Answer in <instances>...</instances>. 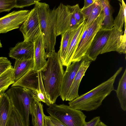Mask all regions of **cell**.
Returning a JSON list of instances; mask_svg holds the SVG:
<instances>
[{"label":"cell","mask_w":126,"mask_h":126,"mask_svg":"<svg viewBox=\"0 0 126 126\" xmlns=\"http://www.w3.org/2000/svg\"><path fill=\"white\" fill-rule=\"evenodd\" d=\"M123 67H120L111 77L88 92L68 103L71 107L81 110L90 111L97 109L104 99L113 91L114 83Z\"/></svg>","instance_id":"1"},{"label":"cell","mask_w":126,"mask_h":126,"mask_svg":"<svg viewBox=\"0 0 126 126\" xmlns=\"http://www.w3.org/2000/svg\"><path fill=\"white\" fill-rule=\"evenodd\" d=\"M45 66L41 71L42 78L48 97L51 104L60 96V88L64 72L58 52L55 49L48 58Z\"/></svg>","instance_id":"2"},{"label":"cell","mask_w":126,"mask_h":126,"mask_svg":"<svg viewBox=\"0 0 126 126\" xmlns=\"http://www.w3.org/2000/svg\"><path fill=\"white\" fill-rule=\"evenodd\" d=\"M38 0L35 4L39 22L43 38L46 59L55 49L57 36L56 26V8L50 9L49 5Z\"/></svg>","instance_id":"3"},{"label":"cell","mask_w":126,"mask_h":126,"mask_svg":"<svg viewBox=\"0 0 126 126\" xmlns=\"http://www.w3.org/2000/svg\"><path fill=\"white\" fill-rule=\"evenodd\" d=\"M13 107L20 115L25 126H29L31 104L34 99L32 91L19 86L10 88L6 92Z\"/></svg>","instance_id":"4"},{"label":"cell","mask_w":126,"mask_h":126,"mask_svg":"<svg viewBox=\"0 0 126 126\" xmlns=\"http://www.w3.org/2000/svg\"><path fill=\"white\" fill-rule=\"evenodd\" d=\"M50 115L58 119L66 126H83L86 116L81 110L64 104H52L46 108Z\"/></svg>","instance_id":"5"},{"label":"cell","mask_w":126,"mask_h":126,"mask_svg":"<svg viewBox=\"0 0 126 126\" xmlns=\"http://www.w3.org/2000/svg\"><path fill=\"white\" fill-rule=\"evenodd\" d=\"M103 19L102 11L90 26L85 38L81 45L77 48L74 54L72 63L80 61L85 56L95 36L102 27Z\"/></svg>","instance_id":"6"},{"label":"cell","mask_w":126,"mask_h":126,"mask_svg":"<svg viewBox=\"0 0 126 126\" xmlns=\"http://www.w3.org/2000/svg\"><path fill=\"white\" fill-rule=\"evenodd\" d=\"M79 25L71 12L69 5L61 3L56 8L57 36L61 35L68 30L77 28Z\"/></svg>","instance_id":"7"},{"label":"cell","mask_w":126,"mask_h":126,"mask_svg":"<svg viewBox=\"0 0 126 126\" xmlns=\"http://www.w3.org/2000/svg\"><path fill=\"white\" fill-rule=\"evenodd\" d=\"M19 30L23 34L24 41L33 43L40 35L41 32L37 13L35 7L30 11L28 18Z\"/></svg>","instance_id":"8"},{"label":"cell","mask_w":126,"mask_h":126,"mask_svg":"<svg viewBox=\"0 0 126 126\" xmlns=\"http://www.w3.org/2000/svg\"><path fill=\"white\" fill-rule=\"evenodd\" d=\"M30 11L22 10L12 12L0 18V34L18 28L28 18Z\"/></svg>","instance_id":"9"},{"label":"cell","mask_w":126,"mask_h":126,"mask_svg":"<svg viewBox=\"0 0 126 126\" xmlns=\"http://www.w3.org/2000/svg\"><path fill=\"white\" fill-rule=\"evenodd\" d=\"M110 30L101 29L95 36L85 56L89 60L95 61L105 45Z\"/></svg>","instance_id":"10"},{"label":"cell","mask_w":126,"mask_h":126,"mask_svg":"<svg viewBox=\"0 0 126 126\" xmlns=\"http://www.w3.org/2000/svg\"><path fill=\"white\" fill-rule=\"evenodd\" d=\"M80 61L72 63L66 67L64 72L61 83L60 95L63 101H65L70 87L76 73L82 62Z\"/></svg>","instance_id":"11"},{"label":"cell","mask_w":126,"mask_h":126,"mask_svg":"<svg viewBox=\"0 0 126 126\" xmlns=\"http://www.w3.org/2000/svg\"><path fill=\"white\" fill-rule=\"evenodd\" d=\"M34 43L23 41L17 43L15 46L10 49V57L17 60H24L33 58Z\"/></svg>","instance_id":"12"},{"label":"cell","mask_w":126,"mask_h":126,"mask_svg":"<svg viewBox=\"0 0 126 126\" xmlns=\"http://www.w3.org/2000/svg\"><path fill=\"white\" fill-rule=\"evenodd\" d=\"M92 61L84 56L70 87L65 101H71L78 97L79 85L83 77Z\"/></svg>","instance_id":"13"},{"label":"cell","mask_w":126,"mask_h":126,"mask_svg":"<svg viewBox=\"0 0 126 126\" xmlns=\"http://www.w3.org/2000/svg\"><path fill=\"white\" fill-rule=\"evenodd\" d=\"M33 43V66L32 69L36 71H41L45 66L47 62L43 36L41 33Z\"/></svg>","instance_id":"14"},{"label":"cell","mask_w":126,"mask_h":126,"mask_svg":"<svg viewBox=\"0 0 126 126\" xmlns=\"http://www.w3.org/2000/svg\"><path fill=\"white\" fill-rule=\"evenodd\" d=\"M86 23V21L84 20L79 24L72 35L70 40L65 58L62 63L63 66L67 67L72 63V58L83 34Z\"/></svg>","instance_id":"15"},{"label":"cell","mask_w":126,"mask_h":126,"mask_svg":"<svg viewBox=\"0 0 126 126\" xmlns=\"http://www.w3.org/2000/svg\"><path fill=\"white\" fill-rule=\"evenodd\" d=\"M38 84V72L34 71L32 68L13 84L12 87L19 86L35 91L37 89Z\"/></svg>","instance_id":"16"},{"label":"cell","mask_w":126,"mask_h":126,"mask_svg":"<svg viewBox=\"0 0 126 126\" xmlns=\"http://www.w3.org/2000/svg\"><path fill=\"white\" fill-rule=\"evenodd\" d=\"M33 66V58L24 60H16L13 69V77L15 82L24 76Z\"/></svg>","instance_id":"17"},{"label":"cell","mask_w":126,"mask_h":126,"mask_svg":"<svg viewBox=\"0 0 126 126\" xmlns=\"http://www.w3.org/2000/svg\"><path fill=\"white\" fill-rule=\"evenodd\" d=\"M30 114L33 126H44V114L43 105L41 102L33 100L31 106Z\"/></svg>","instance_id":"18"},{"label":"cell","mask_w":126,"mask_h":126,"mask_svg":"<svg viewBox=\"0 0 126 126\" xmlns=\"http://www.w3.org/2000/svg\"><path fill=\"white\" fill-rule=\"evenodd\" d=\"M12 106L11 100L6 93H0V126H5Z\"/></svg>","instance_id":"19"},{"label":"cell","mask_w":126,"mask_h":126,"mask_svg":"<svg viewBox=\"0 0 126 126\" xmlns=\"http://www.w3.org/2000/svg\"><path fill=\"white\" fill-rule=\"evenodd\" d=\"M123 33V31L120 32L114 27L110 29L109 37L100 54L111 51H116L118 40Z\"/></svg>","instance_id":"20"},{"label":"cell","mask_w":126,"mask_h":126,"mask_svg":"<svg viewBox=\"0 0 126 126\" xmlns=\"http://www.w3.org/2000/svg\"><path fill=\"white\" fill-rule=\"evenodd\" d=\"M100 1L102 5L103 18L101 29L110 30L113 27L114 20L110 2L108 0Z\"/></svg>","instance_id":"21"},{"label":"cell","mask_w":126,"mask_h":126,"mask_svg":"<svg viewBox=\"0 0 126 126\" xmlns=\"http://www.w3.org/2000/svg\"><path fill=\"white\" fill-rule=\"evenodd\" d=\"M122 109L126 110V68L119 80L117 89L115 90Z\"/></svg>","instance_id":"22"},{"label":"cell","mask_w":126,"mask_h":126,"mask_svg":"<svg viewBox=\"0 0 126 126\" xmlns=\"http://www.w3.org/2000/svg\"><path fill=\"white\" fill-rule=\"evenodd\" d=\"M39 84L37 89L35 91H32L34 99L39 102H42L48 106L51 104L47 95L43 81L41 71L38 72Z\"/></svg>","instance_id":"23"},{"label":"cell","mask_w":126,"mask_h":126,"mask_svg":"<svg viewBox=\"0 0 126 126\" xmlns=\"http://www.w3.org/2000/svg\"><path fill=\"white\" fill-rule=\"evenodd\" d=\"M77 28L68 30L61 35V44L58 52L62 63L65 58L70 39Z\"/></svg>","instance_id":"24"},{"label":"cell","mask_w":126,"mask_h":126,"mask_svg":"<svg viewBox=\"0 0 126 126\" xmlns=\"http://www.w3.org/2000/svg\"><path fill=\"white\" fill-rule=\"evenodd\" d=\"M13 72V67L12 66L0 75V93L4 92L10 85L15 82Z\"/></svg>","instance_id":"25"},{"label":"cell","mask_w":126,"mask_h":126,"mask_svg":"<svg viewBox=\"0 0 126 126\" xmlns=\"http://www.w3.org/2000/svg\"><path fill=\"white\" fill-rule=\"evenodd\" d=\"M5 126H25L20 114L12 105Z\"/></svg>","instance_id":"26"},{"label":"cell","mask_w":126,"mask_h":126,"mask_svg":"<svg viewBox=\"0 0 126 126\" xmlns=\"http://www.w3.org/2000/svg\"><path fill=\"white\" fill-rule=\"evenodd\" d=\"M100 0H95V4L92 11L86 21L85 26L89 27L92 23L98 16L102 11Z\"/></svg>","instance_id":"27"},{"label":"cell","mask_w":126,"mask_h":126,"mask_svg":"<svg viewBox=\"0 0 126 126\" xmlns=\"http://www.w3.org/2000/svg\"><path fill=\"white\" fill-rule=\"evenodd\" d=\"M120 9L118 15L113 21V27L120 32L123 31V28L125 23V17L121 4L119 3Z\"/></svg>","instance_id":"28"},{"label":"cell","mask_w":126,"mask_h":126,"mask_svg":"<svg viewBox=\"0 0 126 126\" xmlns=\"http://www.w3.org/2000/svg\"><path fill=\"white\" fill-rule=\"evenodd\" d=\"M70 10L77 21L78 24H79L84 20L83 15L81 12L78 4L71 6L69 5Z\"/></svg>","instance_id":"29"},{"label":"cell","mask_w":126,"mask_h":126,"mask_svg":"<svg viewBox=\"0 0 126 126\" xmlns=\"http://www.w3.org/2000/svg\"><path fill=\"white\" fill-rule=\"evenodd\" d=\"M119 54L126 53V26H125L124 33L121 35L118 40L117 47L116 51Z\"/></svg>","instance_id":"30"},{"label":"cell","mask_w":126,"mask_h":126,"mask_svg":"<svg viewBox=\"0 0 126 126\" xmlns=\"http://www.w3.org/2000/svg\"><path fill=\"white\" fill-rule=\"evenodd\" d=\"M16 0H0V13L9 12L14 8Z\"/></svg>","instance_id":"31"},{"label":"cell","mask_w":126,"mask_h":126,"mask_svg":"<svg viewBox=\"0 0 126 126\" xmlns=\"http://www.w3.org/2000/svg\"><path fill=\"white\" fill-rule=\"evenodd\" d=\"M10 61L6 57H0V75L11 66Z\"/></svg>","instance_id":"32"},{"label":"cell","mask_w":126,"mask_h":126,"mask_svg":"<svg viewBox=\"0 0 126 126\" xmlns=\"http://www.w3.org/2000/svg\"><path fill=\"white\" fill-rule=\"evenodd\" d=\"M38 0H16L15 8H23L35 4Z\"/></svg>","instance_id":"33"},{"label":"cell","mask_w":126,"mask_h":126,"mask_svg":"<svg viewBox=\"0 0 126 126\" xmlns=\"http://www.w3.org/2000/svg\"><path fill=\"white\" fill-rule=\"evenodd\" d=\"M95 4L94 2L89 6L84 9H81V12L83 15L84 20L87 19L89 16Z\"/></svg>","instance_id":"34"},{"label":"cell","mask_w":126,"mask_h":126,"mask_svg":"<svg viewBox=\"0 0 126 126\" xmlns=\"http://www.w3.org/2000/svg\"><path fill=\"white\" fill-rule=\"evenodd\" d=\"M101 121L99 116H96L89 122H86L83 126H97L98 123Z\"/></svg>","instance_id":"35"},{"label":"cell","mask_w":126,"mask_h":126,"mask_svg":"<svg viewBox=\"0 0 126 126\" xmlns=\"http://www.w3.org/2000/svg\"><path fill=\"white\" fill-rule=\"evenodd\" d=\"M49 117L50 121L54 126H66L55 117L51 115H49Z\"/></svg>","instance_id":"36"},{"label":"cell","mask_w":126,"mask_h":126,"mask_svg":"<svg viewBox=\"0 0 126 126\" xmlns=\"http://www.w3.org/2000/svg\"><path fill=\"white\" fill-rule=\"evenodd\" d=\"M44 126H54L51 122L49 116L44 115Z\"/></svg>","instance_id":"37"},{"label":"cell","mask_w":126,"mask_h":126,"mask_svg":"<svg viewBox=\"0 0 126 126\" xmlns=\"http://www.w3.org/2000/svg\"><path fill=\"white\" fill-rule=\"evenodd\" d=\"M95 0H85L84 6L82 9H84L90 6L94 2Z\"/></svg>","instance_id":"38"},{"label":"cell","mask_w":126,"mask_h":126,"mask_svg":"<svg viewBox=\"0 0 126 126\" xmlns=\"http://www.w3.org/2000/svg\"><path fill=\"white\" fill-rule=\"evenodd\" d=\"M121 1L125 17V26H126V6L123 0H122Z\"/></svg>","instance_id":"39"},{"label":"cell","mask_w":126,"mask_h":126,"mask_svg":"<svg viewBox=\"0 0 126 126\" xmlns=\"http://www.w3.org/2000/svg\"><path fill=\"white\" fill-rule=\"evenodd\" d=\"M97 126H108L103 122L100 121L98 124Z\"/></svg>","instance_id":"40"},{"label":"cell","mask_w":126,"mask_h":126,"mask_svg":"<svg viewBox=\"0 0 126 126\" xmlns=\"http://www.w3.org/2000/svg\"><path fill=\"white\" fill-rule=\"evenodd\" d=\"M2 47V44L0 40V48Z\"/></svg>","instance_id":"41"}]
</instances>
